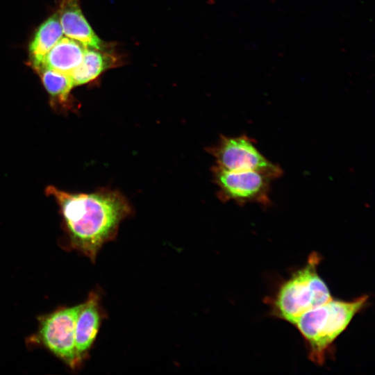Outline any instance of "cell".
<instances>
[{
    "instance_id": "1",
    "label": "cell",
    "mask_w": 375,
    "mask_h": 375,
    "mask_svg": "<svg viewBox=\"0 0 375 375\" xmlns=\"http://www.w3.org/2000/svg\"><path fill=\"white\" fill-rule=\"evenodd\" d=\"M58 204L72 247L94 261L101 248L112 240L131 208L118 192L100 190L72 193L55 186L46 188Z\"/></svg>"
},
{
    "instance_id": "2",
    "label": "cell",
    "mask_w": 375,
    "mask_h": 375,
    "mask_svg": "<svg viewBox=\"0 0 375 375\" xmlns=\"http://www.w3.org/2000/svg\"><path fill=\"white\" fill-rule=\"evenodd\" d=\"M368 296L350 301L334 299L303 313L295 322L308 349V358L322 365L336 339L367 303Z\"/></svg>"
},
{
    "instance_id": "3",
    "label": "cell",
    "mask_w": 375,
    "mask_h": 375,
    "mask_svg": "<svg viewBox=\"0 0 375 375\" xmlns=\"http://www.w3.org/2000/svg\"><path fill=\"white\" fill-rule=\"evenodd\" d=\"M320 260V256L312 252L306 265L281 283L269 301L275 317L294 325L303 313L332 298L317 272Z\"/></svg>"
},
{
    "instance_id": "4",
    "label": "cell",
    "mask_w": 375,
    "mask_h": 375,
    "mask_svg": "<svg viewBox=\"0 0 375 375\" xmlns=\"http://www.w3.org/2000/svg\"><path fill=\"white\" fill-rule=\"evenodd\" d=\"M256 142L246 135L221 138L212 149L218 166L231 171H255L271 178L280 177L283 170L266 158L257 149Z\"/></svg>"
},
{
    "instance_id": "5",
    "label": "cell",
    "mask_w": 375,
    "mask_h": 375,
    "mask_svg": "<svg viewBox=\"0 0 375 375\" xmlns=\"http://www.w3.org/2000/svg\"><path fill=\"white\" fill-rule=\"evenodd\" d=\"M83 303L58 310L42 318L38 338L52 353L71 367L81 364L75 349V327Z\"/></svg>"
},
{
    "instance_id": "6",
    "label": "cell",
    "mask_w": 375,
    "mask_h": 375,
    "mask_svg": "<svg viewBox=\"0 0 375 375\" xmlns=\"http://www.w3.org/2000/svg\"><path fill=\"white\" fill-rule=\"evenodd\" d=\"M215 181L224 200H233L240 204L271 203V178L255 171H231L219 166L214 169Z\"/></svg>"
},
{
    "instance_id": "7",
    "label": "cell",
    "mask_w": 375,
    "mask_h": 375,
    "mask_svg": "<svg viewBox=\"0 0 375 375\" xmlns=\"http://www.w3.org/2000/svg\"><path fill=\"white\" fill-rule=\"evenodd\" d=\"M58 15L65 35L86 48L104 49L108 44L102 41L94 32L85 17L79 0H58Z\"/></svg>"
},
{
    "instance_id": "8",
    "label": "cell",
    "mask_w": 375,
    "mask_h": 375,
    "mask_svg": "<svg viewBox=\"0 0 375 375\" xmlns=\"http://www.w3.org/2000/svg\"><path fill=\"white\" fill-rule=\"evenodd\" d=\"M101 322V312L99 297L92 292L83 303L76 322L74 344L76 356L80 363L85 358L94 343Z\"/></svg>"
},
{
    "instance_id": "9",
    "label": "cell",
    "mask_w": 375,
    "mask_h": 375,
    "mask_svg": "<svg viewBox=\"0 0 375 375\" xmlns=\"http://www.w3.org/2000/svg\"><path fill=\"white\" fill-rule=\"evenodd\" d=\"M85 49L79 42L62 37L40 63L32 68L42 67L69 75L81 64Z\"/></svg>"
},
{
    "instance_id": "10",
    "label": "cell",
    "mask_w": 375,
    "mask_h": 375,
    "mask_svg": "<svg viewBox=\"0 0 375 375\" xmlns=\"http://www.w3.org/2000/svg\"><path fill=\"white\" fill-rule=\"evenodd\" d=\"M108 49H85L81 64L69 74L74 87L88 83L104 71L119 65V57Z\"/></svg>"
},
{
    "instance_id": "11",
    "label": "cell",
    "mask_w": 375,
    "mask_h": 375,
    "mask_svg": "<svg viewBox=\"0 0 375 375\" xmlns=\"http://www.w3.org/2000/svg\"><path fill=\"white\" fill-rule=\"evenodd\" d=\"M33 69L40 76L49 95L52 107L60 111L72 110L74 103L70 93L74 85L71 76L69 74L42 67Z\"/></svg>"
},
{
    "instance_id": "12",
    "label": "cell",
    "mask_w": 375,
    "mask_h": 375,
    "mask_svg": "<svg viewBox=\"0 0 375 375\" xmlns=\"http://www.w3.org/2000/svg\"><path fill=\"white\" fill-rule=\"evenodd\" d=\"M62 28L57 12L51 15L38 28L29 45L30 65H39L44 56L62 37Z\"/></svg>"
}]
</instances>
